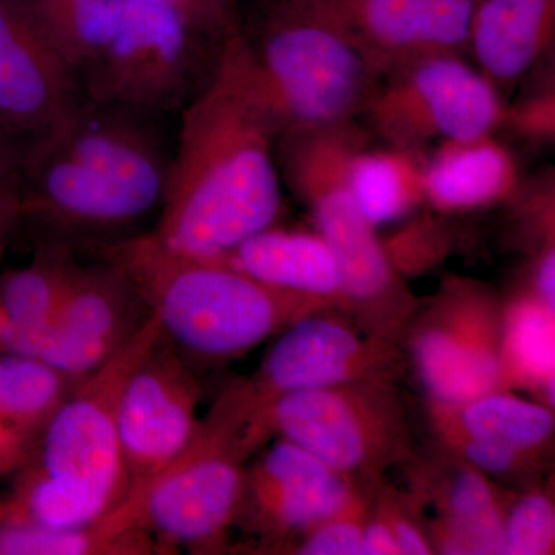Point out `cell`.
<instances>
[{"mask_svg": "<svg viewBox=\"0 0 555 555\" xmlns=\"http://www.w3.org/2000/svg\"><path fill=\"white\" fill-rule=\"evenodd\" d=\"M281 129L248 72L243 31L219 43L211 78L182 116L155 235L167 246L224 259L275 224Z\"/></svg>", "mask_w": 555, "mask_h": 555, "instance_id": "1", "label": "cell"}, {"mask_svg": "<svg viewBox=\"0 0 555 555\" xmlns=\"http://www.w3.org/2000/svg\"><path fill=\"white\" fill-rule=\"evenodd\" d=\"M149 113L87 98L27 156L22 214L64 232L131 224L163 201L170 160Z\"/></svg>", "mask_w": 555, "mask_h": 555, "instance_id": "2", "label": "cell"}, {"mask_svg": "<svg viewBox=\"0 0 555 555\" xmlns=\"http://www.w3.org/2000/svg\"><path fill=\"white\" fill-rule=\"evenodd\" d=\"M98 251L137 288L185 357H241L299 318L338 310L321 299L268 286L228 259L179 251L153 232L101 244Z\"/></svg>", "mask_w": 555, "mask_h": 555, "instance_id": "3", "label": "cell"}, {"mask_svg": "<svg viewBox=\"0 0 555 555\" xmlns=\"http://www.w3.org/2000/svg\"><path fill=\"white\" fill-rule=\"evenodd\" d=\"M163 335L155 315L129 345L78 379L35 441L5 518L46 526L94 524L118 509L130 483L119 401L133 369Z\"/></svg>", "mask_w": 555, "mask_h": 555, "instance_id": "4", "label": "cell"}, {"mask_svg": "<svg viewBox=\"0 0 555 555\" xmlns=\"http://www.w3.org/2000/svg\"><path fill=\"white\" fill-rule=\"evenodd\" d=\"M283 139L284 173L334 254L346 315L369 337L401 345L420 302L347 189L346 163L360 134L343 124L284 131Z\"/></svg>", "mask_w": 555, "mask_h": 555, "instance_id": "5", "label": "cell"}, {"mask_svg": "<svg viewBox=\"0 0 555 555\" xmlns=\"http://www.w3.org/2000/svg\"><path fill=\"white\" fill-rule=\"evenodd\" d=\"M248 72L281 131L326 129L363 112L382 72L334 24L292 0H266Z\"/></svg>", "mask_w": 555, "mask_h": 555, "instance_id": "6", "label": "cell"}, {"mask_svg": "<svg viewBox=\"0 0 555 555\" xmlns=\"http://www.w3.org/2000/svg\"><path fill=\"white\" fill-rule=\"evenodd\" d=\"M258 449L247 416L224 390L181 454L118 509L166 554L179 546L217 547L238 520L244 462Z\"/></svg>", "mask_w": 555, "mask_h": 555, "instance_id": "7", "label": "cell"}, {"mask_svg": "<svg viewBox=\"0 0 555 555\" xmlns=\"http://www.w3.org/2000/svg\"><path fill=\"white\" fill-rule=\"evenodd\" d=\"M262 430L323 460L364 491L387 470L415 456L411 423L398 382L371 379L299 390L266 408Z\"/></svg>", "mask_w": 555, "mask_h": 555, "instance_id": "8", "label": "cell"}, {"mask_svg": "<svg viewBox=\"0 0 555 555\" xmlns=\"http://www.w3.org/2000/svg\"><path fill=\"white\" fill-rule=\"evenodd\" d=\"M363 113L387 144L412 152L433 141L492 137L507 115L499 87L459 53L425 54L385 69Z\"/></svg>", "mask_w": 555, "mask_h": 555, "instance_id": "9", "label": "cell"}, {"mask_svg": "<svg viewBox=\"0 0 555 555\" xmlns=\"http://www.w3.org/2000/svg\"><path fill=\"white\" fill-rule=\"evenodd\" d=\"M502 298L477 281L452 278L416 308L401 343L427 400L462 403L505 390Z\"/></svg>", "mask_w": 555, "mask_h": 555, "instance_id": "10", "label": "cell"}, {"mask_svg": "<svg viewBox=\"0 0 555 555\" xmlns=\"http://www.w3.org/2000/svg\"><path fill=\"white\" fill-rule=\"evenodd\" d=\"M406 364L403 346L369 337L339 310H321L284 328L238 386L261 420L278 397L371 379L400 382Z\"/></svg>", "mask_w": 555, "mask_h": 555, "instance_id": "11", "label": "cell"}, {"mask_svg": "<svg viewBox=\"0 0 555 555\" xmlns=\"http://www.w3.org/2000/svg\"><path fill=\"white\" fill-rule=\"evenodd\" d=\"M199 39L170 10L124 0L118 27L83 75V93L149 115L175 107L188 90Z\"/></svg>", "mask_w": 555, "mask_h": 555, "instance_id": "12", "label": "cell"}, {"mask_svg": "<svg viewBox=\"0 0 555 555\" xmlns=\"http://www.w3.org/2000/svg\"><path fill=\"white\" fill-rule=\"evenodd\" d=\"M201 400L203 386L189 357L163 332L120 396L119 440L130 483L127 499L188 447L199 425Z\"/></svg>", "mask_w": 555, "mask_h": 555, "instance_id": "13", "label": "cell"}, {"mask_svg": "<svg viewBox=\"0 0 555 555\" xmlns=\"http://www.w3.org/2000/svg\"><path fill=\"white\" fill-rule=\"evenodd\" d=\"M82 82L39 20L31 0H0V122L39 139L86 102Z\"/></svg>", "mask_w": 555, "mask_h": 555, "instance_id": "14", "label": "cell"}, {"mask_svg": "<svg viewBox=\"0 0 555 555\" xmlns=\"http://www.w3.org/2000/svg\"><path fill=\"white\" fill-rule=\"evenodd\" d=\"M278 440L246 467L243 505L236 525L264 539L273 550L337 516L364 491L323 460Z\"/></svg>", "mask_w": 555, "mask_h": 555, "instance_id": "15", "label": "cell"}, {"mask_svg": "<svg viewBox=\"0 0 555 555\" xmlns=\"http://www.w3.org/2000/svg\"><path fill=\"white\" fill-rule=\"evenodd\" d=\"M409 507L434 554L503 555V524L511 494L476 467L440 448L408 463Z\"/></svg>", "mask_w": 555, "mask_h": 555, "instance_id": "16", "label": "cell"}, {"mask_svg": "<svg viewBox=\"0 0 555 555\" xmlns=\"http://www.w3.org/2000/svg\"><path fill=\"white\" fill-rule=\"evenodd\" d=\"M150 315L118 269L105 261L79 266L39 358L69 378L87 377L129 345Z\"/></svg>", "mask_w": 555, "mask_h": 555, "instance_id": "17", "label": "cell"}, {"mask_svg": "<svg viewBox=\"0 0 555 555\" xmlns=\"http://www.w3.org/2000/svg\"><path fill=\"white\" fill-rule=\"evenodd\" d=\"M345 31L379 72L466 49L476 0H292Z\"/></svg>", "mask_w": 555, "mask_h": 555, "instance_id": "18", "label": "cell"}, {"mask_svg": "<svg viewBox=\"0 0 555 555\" xmlns=\"http://www.w3.org/2000/svg\"><path fill=\"white\" fill-rule=\"evenodd\" d=\"M555 0H476L466 49L496 87L534 69L554 40Z\"/></svg>", "mask_w": 555, "mask_h": 555, "instance_id": "19", "label": "cell"}, {"mask_svg": "<svg viewBox=\"0 0 555 555\" xmlns=\"http://www.w3.org/2000/svg\"><path fill=\"white\" fill-rule=\"evenodd\" d=\"M518 169L513 153L492 137L447 142L425 160V203L437 214H469L513 199Z\"/></svg>", "mask_w": 555, "mask_h": 555, "instance_id": "20", "label": "cell"}, {"mask_svg": "<svg viewBox=\"0 0 555 555\" xmlns=\"http://www.w3.org/2000/svg\"><path fill=\"white\" fill-rule=\"evenodd\" d=\"M78 268L72 248L51 241L38 248L30 264L3 275L0 305L5 315V331L0 346L7 352L40 357Z\"/></svg>", "mask_w": 555, "mask_h": 555, "instance_id": "21", "label": "cell"}, {"mask_svg": "<svg viewBox=\"0 0 555 555\" xmlns=\"http://www.w3.org/2000/svg\"><path fill=\"white\" fill-rule=\"evenodd\" d=\"M224 259L268 286L321 299L346 313L337 261L320 233L272 225L244 241Z\"/></svg>", "mask_w": 555, "mask_h": 555, "instance_id": "22", "label": "cell"}, {"mask_svg": "<svg viewBox=\"0 0 555 555\" xmlns=\"http://www.w3.org/2000/svg\"><path fill=\"white\" fill-rule=\"evenodd\" d=\"M427 418L437 440L477 438L546 455L554 440V409L513 390H492L462 403L427 400Z\"/></svg>", "mask_w": 555, "mask_h": 555, "instance_id": "23", "label": "cell"}, {"mask_svg": "<svg viewBox=\"0 0 555 555\" xmlns=\"http://www.w3.org/2000/svg\"><path fill=\"white\" fill-rule=\"evenodd\" d=\"M166 554L155 537L119 509L82 526H46L0 517V555Z\"/></svg>", "mask_w": 555, "mask_h": 555, "instance_id": "24", "label": "cell"}, {"mask_svg": "<svg viewBox=\"0 0 555 555\" xmlns=\"http://www.w3.org/2000/svg\"><path fill=\"white\" fill-rule=\"evenodd\" d=\"M420 152L364 149L358 141L346 163V184L361 214L374 228L408 217L425 203Z\"/></svg>", "mask_w": 555, "mask_h": 555, "instance_id": "25", "label": "cell"}, {"mask_svg": "<svg viewBox=\"0 0 555 555\" xmlns=\"http://www.w3.org/2000/svg\"><path fill=\"white\" fill-rule=\"evenodd\" d=\"M500 358L503 389L531 390L554 409L555 310L529 291L505 302Z\"/></svg>", "mask_w": 555, "mask_h": 555, "instance_id": "26", "label": "cell"}, {"mask_svg": "<svg viewBox=\"0 0 555 555\" xmlns=\"http://www.w3.org/2000/svg\"><path fill=\"white\" fill-rule=\"evenodd\" d=\"M78 379L39 357H0V418L38 438Z\"/></svg>", "mask_w": 555, "mask_h": 555, "instance_id": "27", "label": "cell"}, {"mask_svg": "<svg viewBox=\"0 0 555 555\" xmlns=\"http://www.w3.org/2000/svg\"><path fill=\"white\" fill-rule=\"evenodd\" d=\"M39 20L80 82L118 27L124 0H31Z\"/></svg>", "mask_w": 555, "mask_h": 555, "instance_id": "28", "label": "cell"}, {"mask_svg": "<svg viewBox=\"0 0 555 555\" xmlns=\"http://www.w3.org/2000/svg\"><path fill=\"white\" fill-rule=\"evenodd\" d=\"M555 547L553 496L539 486L511 495L503 524V555H550Z\"/></svg>", "mask_w": 555, "mask_h": 555, "instance_id": "29", "label": "cell"}, {"mask_svg": "<svg viewBox=\"0 0 555 555\" xmlns=\"http://www.w3.org/2000/svg\"><path fill=\"white\" fill-rule=\"evenodd\" d=\"M438 448L476 467L494 481H509L528 488L537 483L546 465V454L525 452L477 438H443L438 440Z\"/></svg>", "mask_w": 555, "mask_h": 555, "instance_id": "30", "label": "cell"}, {"mask_svg": "<svg viewBox=\"0 0 555 555\" xmlns=\"http://www.w3.org/2000/svg\"><path fill=\"white\" fill-rule=\"evenodd\" d=\"M372 494L361 495L357 502L321 521L309 531L292 540L288 553L298 555H363V528L366 524Z\"/></svg>", "mask_w": 555, "mask_h": 555, "instance_id": "31", "label": "cell"}, {"mask_svg": "<svg viewBox=\"0 0 555 555\" xmlns=\"http://www.w3.org/2000/svg\"><path fill=\"white\" fill-rule=\"evenodd\" d=\"M383 244L393 268L401 276H406L437 264L447 255L449 240L434 219H418Z\"/></svg>", "mask_w": 555, "mask_h": 555, "instance_id": "32", "label": "cell"}, {"mask_svg": "<svg viewBox=\"0 0 555 555\" xmlns=\"http://www.w3.org/2000/svg\"><path fill=\"white\" fill-rule=\"evenodd\" d=\"M170 10L201 38L222 42L240 30L235 0H145Z\"/></svg>", "mask_w": 555, "mask_h": 555, "instance_id": "33", "label": "cell"}, {"mask_svg": "<svg viewBox=\"0 0 555 555\" xmlns=\"http://www.w3.org/2000/svg\"><path fill=\"white\" fill-rule=\"evenodd\" d=\"M36 438L0 418V476L22 469L30 459Z\"/></svg>", "mask_w": 555, "mask_h": 555, "instance_id": "34", "label": "cell"}, {"mask_svg": "<svg viewBox=\"0 0 555 555\" xmlns=\"http://www.w3.org/2000/svg\"><path fill=\"white\" fill-rule=\"evenodd\" d=\"M516 124L518 129L534 138H550L554 131V98L553 94H539L518 109Z\"/></svg>", "mask_w": 555, "mask_h": 555, "instance_id": "35", "label": "cell"}, {"mask_svg": "<svg viewBox=\"0 0 555 555\" xmlns=\"http://www.w3.org/2000/svg\"><path fill=\"white\" fill-rule=\"evenodd\" d=\"M546 308L555 310V250L553 241L540 251L534 270H532V284L529 288Z\"/></svg>", "mask_w": 555, "mask_h": 555, "instance_id": "36", "label": "cell"}, {"mask_svg": "<svg viewBox=\"0 0 555 555\" xmlns=\"http://www.w3.org/2000/svg\"><path fill=\"white\" fill-rule=\"evenodd\" d=\"M363 555H400L389 526L372 506L363 528Z\"/></svg>", "mask_w": 555, "mask_h": 555, "instance_id": "37", "label": "cell"}, {"mask_svg": "<svg viewBox=\"0 0 555 555\" xmlns=\"http://www.w3.org/2000/svg\"><path fill=\"white\" fill-rule=\"evenodd\" d=\"M22 215L21 195L16 189L11 188L0 167V258L5 250L7 241L17 218Z\"/></svg>", "mask_w": 555, "mask_h": 555, "instance_id": "38", "label": "cell"}, {"mask_svg": "<svg viewBox=\"0 0 555 555\" xmlns=\"http://www.w3.org/2000/svg\"><path fill=\"white\" fill-rule=\"evenodd\" d=\"M10 137V131L7 130L5 127H3L2 122H0V155H2L3 147H5V145L9 144Z\"/></svg>", "mask_w": 555, "mask_h": 555, "instance_id": "39", "label": "cell"}, {"mask_svg": "<svg viewBox=\"0 0 555 555\" xmlns=\"http://www.w3.org/2000/svg\"><path fill=\"white\" fill-rule=\"evenodd\" d=\"M3 331H5V315H3L2 305H0V341H2Z\"/></svg>", "mask_w": 555, "mask_h": 555, "instance_id": "40", "label": "cell"}]
</instances>
